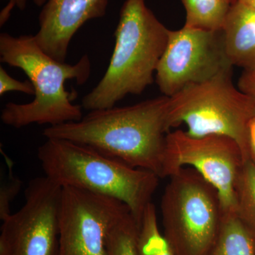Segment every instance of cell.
Segmentation results:
<instances>
[{
	"label": "cell",
	"mask_w": 255,
	"mask_h": 255,
	"mask_svg": "<svg viewBox=\"0 0 255 255\" xmlns=\"http://www.w3.org/2000/svg\"><path fill=\"white\" fill-rule=\"evenodd\" d=\"M169 112V97L163 95L131 106L90 111L78 122L48 127L43 134L90 146L162 178Z\"/></svg>",
	"instance_id": "6da1fadb"
},
{
	"label": "cell",
	"mask_w": 255,
	"mask_h": 255,
	"mask_svg": "<svg viewBox=\"0 0 255 255\" xmlns=\"http://www.w3.org/2000/svg\"><path fill=\"white\" fill-rule=\"evenodd\" d=\"M0 60L13 68L22 70L34 87L35 98L26 104L9 102L1 111L5 125L21 128L31 124L49 127L83 117L82 106L73 105V95L65 89L67 80L84 85L91 73L88 55L71 65L57 61L40 48L34 35L18 37L9 33L0 35Z\"/></svg>",
	"instance_id": "7a4b0ae2"
},
{
	"label": "cell",
	"mask_w": 255,
	"mask_h": 255,
	"mask_svg": "<svg viewBox=\"0 0 255 255\" xmlns=\"http://www.w3.org/2000/svg\"><path fill=\"white\" fill-rule=\"evenodd\" d=\"M37 156L45 176L53 182L122 201L139 225L159 186L160 178L154 172L70 140L47 138Z\"/></svg>",
	"instance_id": "3957f363"
},
{
	"label": "cell",
	"mask_w": 255,
	"mask_h": 255,
	"mask_svg": "<svg viewBox=\"0 0 255 255\" xmlns=\"http://www.w3.org/2000/svg\"><path fill=\"white\" fill-rule=\"evenodd\" d=\"M169 31L146 6L145 0H126L114 33L115 46L108 68L97 86L82 99V108H112L128 95H141L153 83Z\"/></svg>",
	"instance_id": "277c9868"
},
{
	"label": "cell",
	"mask_w": 255,
	"mask_h": 255,
	"mask_svg": "<svg viewBox=\"0 0 255 255\" xmlns=\"http://www.w3.org/2000/svg\"><path fill=\"white\" fill-rule=\"evenodd\" d=\"M169 178L160 202L164 237L174 255H207L224 218L219 191L193 167Z\"/></svg>",
	"instance_id": "5b68a950"
},
{
	"label": "cell",
	"mask_w": 255,
	"mask_h": 255,
	"mask_svg": "<svg viewBox=\"0 0 255 255\" xmlns=\"http://www.w3.org/2000/svg\"><path fill=\"white\" fill-rule=\"evenodd\" d=\"M232 75L233 70L223 72L169 97V125L172 128L185 124L192 137H231L246 161L252 159L248 123L255 114V99L235 87Z\"/></svg>",
	"instance_id": "8992f818"
},
{
	"label": "cell",
	"mask_w": 255,
	"mask_h": 255,
	"mask_svg": "<svg viewBox=\"0 0 255 255\" xmlns=\"http://www.w3.org/2000/svg\"><path fill=\"white\" fill-rule=\"evenodd\" d=\"M246 162L239 145L222 135L191 136L182 130L166 137L162 178L189 165L216 188L225 213H236V184Z\"/></svg>",
	"instance_id": "52a82bcc"
},
{
	"label": "cell",
	"mask_w": 255,
	"mask_h": 255,
	"mask_svg": "<svg viewBox=\"0 0 255 255\" xmlns=\"http://www.w3.org/2000/svg\"><path fill=\"white\" fill-rule=\"evenodd\" d=\"M62 190L46 176L29 182L22 207L2 221L0 255H58Z\"/></svg>",
	"instance_id": "ba28073f"
},
{
	"label": "cell",
	"mask_w": 255,
	"mask_h": 255,
	"mask_svg": "<svg viewBox=\"0 0 255 255\" xmlns=\"http://www.w3.org/2000/svg\"><path fill=\"white\" fill-rule=\"evenodd\" d=\"M233 68L225 50L222 30L184 26L169 31L155 81L162 95L169 97L187 85L207 81Z\"/></svg>",
	"instance_id": "9c48e42d"
},
{
	"label": "cell",
	"mask_w": 255,
	"mask_h": 255,
	"mask_svg": "<svg viewBox=\"0 0 255 255\" xmlns=\"http://www.w3.org/2000/svg\"><path fill=\"white\" fill-rule=\"evenodd\" d=\"M130 213L125 204L114 198L63 187L58 255H107L109 231Z\"/></svg>",
	"instance_id": "30bf717a"
},
{
	"label": "cell",
	"mask_w": 255,
	"mask_h": 255,
	"mask_svg": "<svg viewBox=\"0 0 255 255\" xmlns=\"http://www.w3.org/2000/svg\"><path fill=\"white\" fill-rule=\"evenodd\" d=\"M108 0H48L40 13V28L34 35L46 54L65 63L74 35L89 20L103 17Z\"/></svg>",
	"instance_id": "8fae6325"
},
{
	"label": "cell",
	"mask_w": 255,
	"mask_h": 255,
	"mask_svg": "<svg viewBox=\"0 0 255 255\" xmlns=\"http://www.w3.org/2000/svg\"><path fill=\"white\" fill-rule=\"evenodd\" d=\"M222 33L230 63L243 71H255V9L239 0L233 3Z\"/></svg>",
	"instance_id": "7c38bea8"
},
{
	"label": "cell",
	"mask_w": 255,
	"mask_h": 255,
	"mask_svg": "<svg viewBox=\"0 0 255 255\" xmlns=\"http://www.w3.org/2000/svg\"><path fill=\"white\" fill-rule=\"evenodd\" d=\"M207 255H255V236L236 213H225L219 237Z\"/></svg>",
	"instance_id": "4fadbf2b"
},
{
	"label": "cell",
	"mask_w": 255,
	"mask_h": 255,
	"mask_svg": "<svg viewBox=\"0 0 255 255\" xmlns=\"http://www.w3.org/2000/svg\"><path fill=\"white\" fill-rule=\"evenodd\" d=\"M186 10L187 27L219 31L231 4L226 0H181Z\"/></svg>",
	"instance_id": "5bb4252c"
},
{
	"label": "cell",
	"mask_w": 255,
	"mask_h": 255,
	"mask_svg": "<svg viewBox=\"0 0 255 255\" xmlns=\"http://www.w3.org/2000/svg\"><path fill=\"white\" fill-rule=\"evenodd\" d=\"M236 214L255 236V162L243 164L236 181Z\"/></svg>",
	"instance_id": "9a60e30c"
},
{
	"label": "cell",
	"mask_w": 255,
	"mask_h": 255,
	"mask_svg": "<svg viewBox=\"0 0 255 255\" xmlns=\"http://www.w3.org/2000/svg\"><path fill=\"white\" fill-rule=\"evenodd\" d=\"M137 255H174L159 230L157 211L152 203L146 208L139 226Z\"/></svg>",
	"instance_id": "2e32d148"
},
{
	"label": "cell",
	"mask_w": 255,
	"mask_h": 255,
	"mask_svg": "<svg viewBox=\"0 0 255 255\" xmlns=\"http://www.w3.org/2000/svg\"><path fill=\"white\" fill-rule=\"evenodd\" d=\"M139 226L128 214L111 228L107 237V255H137Z\"/></svg>",
	"instance_id": "e0dca14e"
},
{
	"label": "cell",
	"mask_w": 255,
	"mask_h": 255,
	"mask_svg": "<svg viewBox=\"0 0 255 255\" xmlns=\"http://www.w3.org/2000/svg\"><path fill=\"white\" fill-rule=\"evenodd\" d=\"M21 182L16 177H10L8 182L0 189V219L4 221L11 213V204L21 189Z\"/></svg>",
	"instance_id": "ac0fdd59"
},
{
	"label": "cell",
	"mask_w": 255,
	"mask_h": 255,
	"mask_svg": "<svg viewBox=\"0 0 255 255\" xmlns=\"http://www.w3.org/2000/svg\"><path fill=\"white\" fill-rule=\"evenodd\" d=\"M8 92H19L28 95H34V87L30 80L18 81L10 76L2 67L0 68V95Z\"/></svg>",
	"instance_id": "d6986e66"
},
{
	"label": "cell",
	"mask_w": 255,
	"mask_h": 255,
	"mask_svg": "<svg viewBox=\"0 0 255 255\" xmlns=\"http://www.w3.org/2000/svg\"><path fill=\"white\" fill-rule=\"evenodd\" d=\"M238 88L255 99V71H243L238 81Z\"/></svg>",
	"instance_id": "ffe728a7"
},
{
	"label": "cell",
	"mask_w": 255,
	"mask_h": 255,
	"mask_svg": "<svg viewBox=\"0 0 255 255\" xmlns=\"http://www.w3.org/2000/svg\"><path fill=\"white\" fill-rule=\"evenodd\" d=\"M248 135L252 159L255 162V114L248 123Z\"/></svg>",
	"instance_id": "44dd1931"
},
{
	"label": "cell",
	"mask_w": 255,
	"mask_h": 255,
	"mask_svg": "<svg viewBox=\"0 0 255 255\" xmlns=\"http://www.w3.org/2000/svg\"><path fill=\"white\" fill-rule=\"evenodd\" d=\"M9 4L17 6L18 9L23 10L26 8L27 0H9Z\"/></svg>",
	"instance_id": "7402d4cb"
},
{
	"label": "cell",
	"mask_w": 255,
	"mask_h": 255,
	"mask_svg": "<svg viewBox=\"0 0 255 255\" xmlns=\"http://www.w3.org/2000/svg\"><path fill=\"white\" fill-rule=\"evenodd\" d=\"M239 1L255 9V0H239Z\"/></svg>",
	"instance_id": "603a6c76"
},
{
	"label": "cell",
	"mask_w": 255,
	"mask_h": 255,
	"mask_svg": "<svg viewBox=\"0 0 255 255\" xmlns=\"http://www.w3.org/2000/svg\"><path fill=\"white\" fill-rule=\"evenodd\" d=\"M47 1H48V0H33L35 4L38 6H43V5L46 4Z\"/></svg>",
	"instance_id": "cb8c5ba5"
},
{
	"label": "cell",
	"mask_w": 255,
	"mask_h": 255,
	"mask_svg": "<svg viewBox=\"0 0 255 255\" xmlns=\"http://www.w3.org/2000/svg\"><path fill=\"white\" fill-rule=\"evenodd\" d=\"M226 1H228L230 4H232L233 3L236 2V1H238V0H226Z\"/></svg>",
	"instance_id": "d4e9b609"
}]
</instances>
